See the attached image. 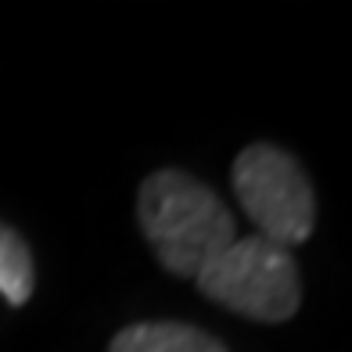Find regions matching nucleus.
Wrapping results in <instances>:
<instances>
[{
	"label": "nucleus",
	"instance_id": "3",
	"mask_svg": "<svg viewBox=\"0 0 352 352\" xmlns=\"http://www.w3.org/2000/svg\"><path fill=\"white\" fill-rule=\"evenodd\" d=\"M230 180L259 237L284 248L309 241L316 223V195L306 169L292 151L266 140L248 144L234 158Z\"/></svg>",
	"mask_w": 352,
	"mask_h": 352
},
{
	"label": "nucleus",
	"instance_id": "2",
	"mask_svg": "<svg viewBox=\"0 0 352 352\" xmlns=\"http://www.w3.org/2000/svg\"><path fill=\"white\" fill-rule=\"evenodd\" d=\"M201 295L259 324H287L302 306V277L292 248L266 237H237L195 277Z\"/></svg>",
	"mask_w": 352,
	"mask_h": 352
},
{
	"label": "nucleus",
	"instance_id": "1",
	"mask_svg": "<svg viewBox=\"0 0 352 352\" xmlns=\"http://www.w3.org/2000/svg\"><path fill=\"white\" fill-rule=\"evenodd\" d=\"M137 227L166 274L184 280L237 241L223 198L184 169H158L137 187Z\"/></svg>",
	"mask_w": 352,
	"mask_h": 352
},
{
	"label": "nucleus",
	"instance_id": "4",
	"mask_svg": "<svg viewBox=\"0 0 352 352\" xmlns=\"http://www.w3.org/2000/svg\"><path fill=\"white\" fill-rule=\"evenodd\" d=\"M108 352H227L219 338L180 320H144L122 327L108 342Z\"/></svg>",
	"mask_w": 352,
	"mask_h": 352
},
{
	"label": "nucleus",
	"instance_id": "5",
	"mask_svg": "<svg viewBox=\"0 0 352 352\" xmlns=\"http://www.w3.org/2000/svg\"><path fill=\"white\" fill-rule=\"evenodd\" d=\"M33 287H36L33 252H29L25 237L19 230L0 223V295H4L8 306L22 309L33 298Z\"/></svg>",
	"mask_w": 352,
	"mask_h": 352
}]
</instances>
